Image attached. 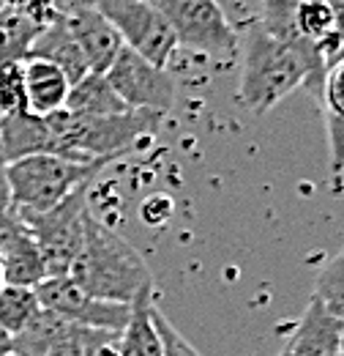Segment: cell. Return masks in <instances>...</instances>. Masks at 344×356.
<instances>
[{"instance_id": "obj_1", "label": "cell", "mask_w": 344, "mask_h": 356, "mask_svg": "<svg viewBox=\"0 0 344 356\" xmlns=\"http://www.w3.org/2000/svg\"><path fill=\"white\" fill-rule=\"evenodd\" d=\"M325 60L314 44H287L252 22L243 36V72L238 102L252 113L265 115L293 90L306 88L320 96L325 80Z\"/></svg>"}, {"instance_id": "obj_2", "label": "cell", "mask_w": 344, "mask_h": 356, "mask_svg": "<svg viewBox=\"0 0 344 356\" xmlns=\"http://www.w3.org/2000/svg\"><path fill=\"white\" fill-rule=\"evenodd\" d=\"M66 277L90 296L123 305H131L145 291H153V274L142 255L121 233L98 222L93 211L85 225V244Z\"/></svg>"}, {"instance_id": "obj_3", "label": "cell", "mask_w": 344, "mask_h": 356, "mask_svg": "<svg viewBox=\"0 0 344 356\" xmlns=\"http://www.w3.org/2000/svg\"><path fill=\"white\" fill-rule=\"evenodd\" d=\"M52 129V154L98 162L121 159L142 137L159 132L164 113L150 110H126L118 115H74L69 110L46 115Z\"/></svg>"}, {"instance_id": "obj_4", "label": "cell", "mask_w": 344, "mask_h": 356, "mask_svg": "<svg viewBox=\"0 0 344 356\" xmlns=\"http://www.w3.org/2000/svg\"><path fill=\"white\" fill-rule=\"evenodd\" d=\"M107 159L77 162L60 154H33L6 165L11 209L17 214H42L55 209L63 197H69L83 184H90Z\"/></svg>"}, {"instance_id": "obj_5", "label": "cell", "mask_w": 344, "mask_h": 356, "mask_svg": "<svg viewBox=\"0 0 344 356\" xmlns=\"http://www.w3.org/2000/svg\"><path fill=\"white\" fill-rule=\"evenodd\" d=\"M87 192L90 184H83L49 211L17 214L42 250L46 277H66L85 244V225L90 217Z\"/></svg>"}, {"instance_id": "obj_6", "label": "cell", "mask_w": 344, "mask_h": 356, "mask_svg": "<svg viewBox=\"0 0 344 356\" xmlns=\"http://www.w3.org/2000/svg\"><path fill=\"white\" fill-rule=\"evenodd\" d=\"M167 17L178 47L208 58H230L238 49V33L218 0H153Z\"/></svg>"}, {"instance_id": "obj_7", "label": "cell", "mask_w": 344, "mask_h": 356, "mask_svg": "<svg viewBox=\"0 0 344 356\" xmlns=\"http://www.w3.org/2000/svg\"><path fill=\"white\" fill-rule=\"evenodd\" d=\"M93 6L112 22L123 47L134 49L159 69H167L178 42L167 17L153 0H93Z\"/></svg>"}, {"instance_id": "obj_8", "label": "cell", "mask_w": 344, "mask_h": 356, "mask_svg": "<svg viewBox=\"0 0 344 356\" xmlns=\"http://www.w3.org/2000/svg\"><path fill=\"white\" fill-rule=\"evenodd\" d=\"M36 296H39L42 307L69 318L71 323L87 326V329L123 332V326L131 318V305L90 296L71 277H46L42 285H36Z\"/></svg>"}, {"instance_id": "obj_9", "label": "cell", "mask_w": 344, "mask_h": 356, "mask_svg": "<svg viewBox=\"0 0 344 356\" xmlns=\"http://www.w3.org/2000/svg\"><path fill=\"white\" fill-rule=\"evenodd\" d=\"M107 80L131 110H150L167 115L175 104V77L129 47H123L115 63L107 69Z\"/></svg>"}, {"instance_id": "obj_10", "label": "cell", "mask_w": 344, "mask_h": 356, "mask_svg": "<svg viewBox=\"0 0 344 356\" xmlns=\"http://www.w3.org/2000/svg\"><path fill=\"white\" fill-rule=\"evenodd\" d=\"M63 19L85 55L87 69L96 74H107V69L115 63V58L123 49V39L112 28V22L93 6V0H69Z\"/></svg>"}, {"instance_id": "obj_11", "label": "cell", "mask_w": 344, "mask_h": 356, "mask_svg": "<svg viewBox=\"0 0 344 356\" xmlns=\"http://www.w3.org/2000/svg\"><path fill=\"white\" fill-rule=\"evenodd\" d=\"M342 318L311 296L301 323L287 340V348L298 356H342Z\"/></svg>"}, {"instance_id": "obj_12", "label": "cell", "mask_w": 344, "mask_h": 356, "mask_svg": "<svg viewBox=\"0 0 344 356\" xmlns=\"http://www.w3.org/2000/svg\"><path fill=\"white\" fill-rule=\"evenodd\" d=\"M33 154H52V129L46 115H36L31 110L8 113L0 118V156L8 162L33 156Z\"/></svg>"}, {"instance_id": "obj_13", "label": "cell", "mask_w": 344, "mask_h": 356, "mask_svg": "<svg viewBox=\"0 0 344 356\" xmlns=\"http://www.w3.org/2000/svg\"><path fill=\"white\" fill-rule=\"evenodd\" d=\"M25 88H28V110L36 115H52L66 107L71 83L69 77L44 58H25Z\"/></svg>"}, {"instance_id": "obj_14", "label": "cell", "mask_w": 344, "mask_h": 356, "mask_svg": "<svg viewBox=\"0 0 344 356\" xmlns=\"http://www.w3.org/2000/svg\"><path fill=\"white\" fill-rule=\"evenodd\" d=\"M28 58H44V60L55 63V66L69 77L71 86L80 83L87 72H90L85 55H83V49L77 47L74 36L69 33L63 17H60L58 22L42 28V33L36 36V42H33L31 52H28Z\"/></svg>"}, {"instance_id": "obj_15", "label": "cell", "mask_w": 344, "mask_h": 356, "mask_svg": "<svg viewBox=\"0 0 344 356\" xmlns=\"http://www.w3.org/2000/svg\"><path fill=\"white\" fill-rule=\"evenodd\" d=\"M0 258H3V280L8 285H22V288H36L46 280V266H44L42 250L33 241V236L25 230H19L11 241H6L0 247Z\"/></svg>"}, {"instance_id": "obj_16", "label": "cell", "mask_w": 344, "mask_h": 356, "mask_svg": "<svg viewBox=\"0 0 344 356\" xmlns=\"http://www.w3.org/2000/svg\"><path fill=\"white\" fill-rule=\"evenodd\" d=\"M153 291L139 293L131 302V318L121 332V356H162V337L153 323Z\"/></svg>"}, {"instance_id": "obj_17", "label": "cell", "mask_w": 344, "mask_h": 356, "mask_svg": "<svg viewBox=\"0 0 344 356\" xmlns=\"http://www.w3.org/2000/svg\"><path fill=\"white\" fill-rule=\"evenodd\" d=\"M63 110H69L74 115H118V113H126L131 107L115 93L107 74L87 72L80 83L71 86Z\"/></svg>"}, {"instance_id": "obj_18", "label": "cell", "mask_w": 344, "mask_h": 356, "mask_svg": "<svg viewBox=\"0 0 344 356\" xmlns=\"http://www.w3.org/2000/svg\"><path fill=\"white\" fill-rule=\"evenodd\" d=\"M39 33L42 25L36 19H31L17 8L0 6V63L25 60Z\"/></svg>"}, {"instance_id": "obj_19", "label": "cell", "mask_w": 344, "mask_h": 356, "mask_svg": "<svg viewBox=\"0 0 344 356\" xmlns=\"http://www.w3.org/2000/svg\"><path fill=\"white\" fill-rule=\"evenodd\" d=\"M334 3L331 0H295V28L320 52L334 36Z\"/></svg>"}, {"instance_id": "obj_20", "label": "cell", "mask_w": 344, "mask_h": 356, "mask_svg": "<svg viewBox=\"0 0 344 356\" xmlns=\"http://www.w3.org/2000/svg\"><path fill=\"white\" fill-rule=\"evenodd\" d=\"M42 310V302L36 296V288L22 285H0V329H6L11 337L28 326V321Z\"/></svg>"}, {"instance_id": "obj_21", "label": "cell", "mask_w": 344, "mask_h": 356, "mask_svg": "<svg viewBox=\"0 0 344 356\" xmlns=\"http://www.w3.org/2000/svg\"><path fill=\"white\" fill-rule=\"evenodd\" d=\"M311 296H317L336 318L344 321V250L336 252L325 264V268L317 274V282H314V293Z\"/></svg>"}, {"instance_id": "obj_22", "label": "cell", "mask_w": 344, "mask_h": 356, "mask_svg": "<svg viewBox=\"0 0 344 356\" xmlns=\"http://www.w3.org/2000/svg\"><path fill=\"white\" fill-rule=\"evenodd\" d=\"M0 110H3V115L28 110V88H25L22 60L0 63Z\"/></svg>"}, {"instance_id": "obj_23", "label": "cell", "mask_w": 344, "mask_h": 356, "mask_svg": "<svg viewBox=\"0 0 344 356\" xmlns=\"http://www.w3.org/2000/svg\"><path fill=\"white\" fill-rule=\"evenodd\" d=\"M317 102L322 107L325 124H342L344 127V60L334 63L325 72L322 90H320Z\"/></svg>"}, {"instance_id": "obj_24", "label": "cell", "mask_w": 344, "mask_h": 356, "mask_svg": "<svg viewBox=\"0 0 344 356\" xmlns=\"http://www.w3.org/2000/svg\"><path fill=\"white\" fill-rule=\"evenodd\" d=\"M153 323H156V332L162 337V356H203L172 326L170 318L162 312L159 305H153Z\"/></svg>"}, {"instance_id": "obj_25", "label": "cell", "mask_w": 344, "mask_h": 356, "mask_svg": "<svg viewBox=\"0 0 344 356\" xmlns=\"http://www.w3.org/2000/svg\"><path fill=\"white\" fill-rule=\"evenodd\" d=\"M334 3V36H331V42L328 47L322 49V60H325V66L331 69L334 63H339L344 60V0H331Z\"/></svg>"}, {"instance_id": "obj_26", "label": "cell", "mask_w": 344, "mask_h": 356, "mask_svg": "<svg viewBox=\"0 0 344 356\" xmlns=\"http://www.w3.org/2000/svg\"><path fill=\"white\" fill-rule=\"evenodd\" d=\"M139 217H142L148 225L167 222V220L172 217V197H167V195H150V197L142 203Z\"/></svg>"}, {"instance_id": "obj_27", "label": "cell", "mask_w": 344, "mask_h": 356, "mask_svg": "<svg viewBox=\"0 0 344 356\" xmlns=\"http://www.w3.org/2000/svg\"><path fill=\"white\" fill-rule=\"evenodd\" d=\"M118 340H121V334H118V337H110V340H101V343L90 346L85 356H121V351H118Z\"/></svg>"}, {"instance_id": "obj_28", "label": "cell", "mask_w": 344, "mask_h": 356, "mask_svg": "<svg viewBox=\"0 0 344 356\" xmlns=\"http://www.w3.org/2000/svg\"><path fill=\"white\" fill-rule=\"evenodd\" d=\"M11 211V189H8V176H6V159L0 156V214Z\"/></svg>"}, {"instance_id": "obj_29", "label": "cell", "mask_w": 344, "mask_h": 356, "mask_svg": "<svg viewBox=\"0 0 344 356\" xmlns=\"http://www.w3.org/2000/svg\"><path fill=\"white\" fill-rule=\"evenodd\" d=\"M11 354V334L6 329H0V356Z\"/></svg>"}, {"instance_id": "obj_30", "label": "cell", "mask_w": 344, "mask_h": 356, "mask_svg": "<svg viewBox=\"0 0 344 356\" xmlns=\"http://www.w3.org/2000/svg\"><path fill=\"white\" fill-rule=\"evenodd\" d=\"M279 356H298V354H293V351H290V348L284 346V348H282V354H279Z\"/></svg>"}, {"instance_id": "obj_31", "label": "cell", "mask_w": 344, "mask_h": 356, "mask_svg": "<svg viewBox=\"0 0 344 356\" xmlns=\"http://www.w3.org/2000/svg\"><path fill=\"white\" fill-rule=\"evenodd\" d=\"M6 280H3V258H0V285H3Z\"/></svg>"}, {"instance_id": "obj_32", "label": "cell", "mask_w": 344, "mask_h": 356, "mask_svg": "<svg viewBox=\"0 0 344 356\" xmlns=\"http://www.w3.org/2000/svg\"><path fill=\"white\" fill-rule=\"evenodd\" d=\"M342 356H344V323H342Z\"/></svg>"}, {"instance_id": "obj_33", "label": "cell", "mask_w": 344, "mask_h": 356, "mask_svg": "<svg viewBox=\"0 0 344 356\" xmlns=\"http://www.w3.org/2000/svg\"><path fill=\"white\" fill-rule=\"evenodd\" d=\"M3 356H17V354H3Z\"/></svg>"}, {"instance_id": "obj_34", "label": "cell", "mask_w": 344, "mask_h": 356, "mask_svg": "<svg viewBox=\"0 0 344 356\" xmlns=\"http://www.w3.org/2000/svg\"><path fill=\"white\" fill-rule=\"evenodd\" d=\"M0 118H3V110H0Z\"/></svg>"}]
</instances>
